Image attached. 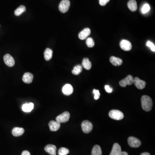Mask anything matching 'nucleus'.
I'll return each instance as SVG.
<instances>
[{
  "label": "nucleus",
  "mask_w": 155,
  "mask_h": 155,
  "mask_svg": "<svg viewBox=\"0 0 155 155\" xmlns=\"http://www.w3.org/2000/svg\"><path fill=\"white\" fill-rule=\"evenodd\" d=\"M86 44L89 47H92L94 46L95 43L92 37H88L86 40Z\"/></svg>",
  "instance_id": "27"
},
{
  "label": "nucleus",
  "mask_w": 155,
  "mask_h": 155,
  "mask_svg": "<svg viewBox=\"0 0 155 155\" xmlns=\"http://www.w3.org/2000/svg\"><path fill=\"white\" fill-rule=\"evenodd\" d=\"M21 155H31L30 153L27 150L24 151L22 152Z\"/></svg>",
  "instance_id": "33"
},
{
  "label": "nucleus",
  "mask_w": 155,
  "mask_h": 155,
  "mask_svg": "<svg viewBox=\"0 0 155 155\" xmlns=\"http://www.w3.org/2000/svg\"><path fill=\"white\" fill-rule=\"evenodd\" d=\"M121 48L125 51H129L132 49V45L130 41L126 40L121 41L120 43Z\"/></svg>",
  "instance_id": "10"
},
{
  "label": "nucleus",
  "mask_w": 155,
  "mask_h": 155,
  "mask_svg": "<svg viewBox=\"0 0 155 155\" xmlns=\"http://www.w3.org/2000/svg\"><path fill=\"white\" fill-rule=\"evenodd\" d=\"M142 109L146 112L151 110L152 106V101L151 98L149 96L144 95L141 99Z\"/></svg>",
  "instance_id": "1"
},
{
  "label": "nucleus",
  "mask_w": 155,
  "mask_h": 155,
  "mask_svg": "<svg viewBox=\"0 0 155 155\" xmlns=\"http://www.w3.org/2000/svg\"><path fill=\"white\" fill-rule=\"evenodd\" d=\"M134 80V79L132 76L128 75L125 79L120 81V86L122 87H126L127 85H132L133 84Z\"/></svg>",
  "instance_id": "7"
},
{
  "label": "nucleus",
  "mask_w": 155,
  "mask_h": 155,
  "mask_svg": "<svg viewBox=\"0 0 155 155\" xmlns=\"http://www.w3.org/2000/svg\"><path fill=\"white\" fill-rule=\"evenodd\" d=\"M82 128L83 132L86 134L89 133L92 130V124L89 121H84L82 124Z\"/></svg>",
  "instance_id": "5"
},
{
  "label": "nucleus",
  "mask_w": 155,
  "mask_h": 155,
  "mask_svg": "<svg viewBox=\"0 0 155 155\" xmlns=\"http://www.w3.org/2000/svg\"><path fill=\"white\" fill-rule=\"evenodd\" d=\"M120 155H128V154L126 152H122Z\"/></svg>",
  "instance_id": "34"
},
{
  "label": "nucleus",
  "mask_w": 155,
  "mask_h": 155,
  "mask_svg": "<svg viewBox=\"0 0 155 155\" xmlns=\"http://www.w3.org/2000/svg\"><path fill=\"white\" fill-rule=\"evenodd\" d=\"M25 11H26V8L24 6L21 5L15 10L14 13L16 16H20L23 13L25 12Z\"/></svg>",
  "instance_id": "25"
},
{
  "label": "nucleus",
  "mask_w": 155,
  "mask_h": 155,
  "mask_svg": "<svg viewBox=\"0 0 155 155\" xmlns=\"http://www.w3.org/2000/svg\"><path fill=\"white\" fill-rule=\"evenodd\" d=\"M70 6L69 0H62L59 6V11L62 13H65L68 11Z\"/></svg>",
  "instance_id": "4"
},
{
  "label": "nucleus",
  "mask_w": 155,
  "mask_h": 155,
  "mask_svg": "<svg viewBox=\"0 0 155 155\" xmlns=\"http://www.w3.org/2000/svg\"><path fill=\"white\" fill-rule=\"evenodd\" d=\"M45 150L51 155H56L57 147L54 145H47L45 147Z\"/></svg>",
  "instance_id": "16"
},
{
  "label": "nucleus",
  "mask_w": 155,
  "mask_h": 155,
  "mask_svg": "<svg viewBox=\"0 0 155 155\" xmlns=\"http://www.w3.org/2000/svg\"><path fill=\"white\" fill-rule=\"evenodd\" d=\"M134 84L135 86L140 90H142L145 87L146 82L144 81L141 80L138 77H135L134 80Z\"/></svg>",
  "instance_id": "9"
},
{
  "label": "nucleus",
  "mask_w": 155,
  "mask_h": 155,
  "mask_svg": "<svg viewBox=\"0 0 155 155\" xmlns=\"http://www.w3.org/2000/svg\"><path fill=\"white\" fill-rule=\"evenodd\" d=\"M70 113L68 112H65L56 117V121L59 123H65L69 121L70 118Z\"/></svg>",
  "instance_id": "3"
},
{
  "label": "nucleus",
  "mask_w": 155,
  "mask_h": 155,
  "mask_svg": "<svg viewBox=\"0 0 155 155\" xmlns=\"http://www.w3.org/2000/svg\"><path fill=\"white\" fill-rule=\"evenodd\" d=\"M5 63L9 67H13L15 65V60L10 54H7L4 57Z\"/></svg>",
  "instance_id": "8"
},
{
  "label": "nucleus",
  "mask_w": 155,
  "mask_h": 155,
  "mask_svg": "<svg viewBox=\"0 0 155 155\" xmlns=\"http://www.w3.org/2000/svg\"><path fill=\"white\" fill-rule=\"evenodd\" d=\"M94 94V98L96 100L99 99L100 97V93L99 91L98 90H96V89H94L93 91Z\"/></svg>",
  "instance_id": "29"
},
{
  "label": "nucleus",
  "mask_w": 155,
  "mask_h": 155,
  "mask_svg": "<svg viewBox=\"0 0 155 155\" xmlns=\"http://www.w3.org/2000/svg\"><path fill=\"white\" fill-rule=\"evenodd\" d=\"M82 65L83 67L86 69L90 70L92 68V63L87 58H85L83 59Z\"/></svg>",
  "instance_id": "22"
},
{
  "label": "nucleus",
  "mask_w": 155,
  "mask_h": 155,
  "mask_svg": "<svg viewBox=\"0 0 155 155\" xmlns=\"http://www.w3.org/2000/svg\"><path fill=\"white\" fill-rule=\"evenodd\" d=\"M146 45L148 47H150V48L151 50L153 52L155 51V45L152 43V42H151L150 41H148L146 43Z\"/></svg>",
  "instance_id": "30"
},
{
  "label": "nucleus",
  "mask_w": 155,
  "mask_h": 155,
  "mask_svg": "<svg viewBox=\"0 0 155 155\" xmlns=\"http://www.w3.org/2000/svg\"><path fill=\"white\" fill-rule=\"evenodd\" d=\"M53 51L50 48H47L44 52V57L47 61H49L52 57Z\"/></svg>",
  "instance_id": "21"
},
{
  "label": "nucleus",
  "mask_w": 155,
  "mask_h": 155,
  "mask_svg": "<svg viewBox=\"0 0 155 155\" xmlns=\"http://www.w3.org/2000/svg\"><path fill=\"white\" fill-rule=\"evenodd\" d=\"M140 155H150V154L149 152H144L141 153V154H140Z\"/></svg>",
  "instance_id": "35"
},
{
  "label": "nucleus",
  "mask_w": 155,
  "mask_h": 155,
  "mask_svg": "<svg viewBox=\"0 0 155 155\" xmlns=\"http://www.w3.org/2000/svg\"><path fill=\"white\" fill-rule=\"evenodd\" d=\"M128 7L130 11L134 12L137 11L138 6L135 0H130L128 3Z\"/></svg>",
  "instance_id": "19"
},
{
  "label": "nucleus",
  "mask_w": 155,
  "mask_h": 155,
  "mask_svg": "<svg viewBox=\"0 0 155 155\" xmlns=\"http://www.w3.org/2000/svg\"><path fill=\"white\" fill-rule=\"evenodd\" d=\"M109 115L110 118L116 120H120L124 117L123 113L118 110H112L109 112Z\"/></svg>",
  "instance_id": "2"
},
{
  "label": "nucleus",
  "mask_w": 155,
  "mask_h": 155,
  "mask_svg": "<svg viewBox=\"0 0 155 155\" xmlns=\"http://www.w3.org/2000/svg\"><path fill=\"white\" fill-rule=\"evenodd\" d=\"M110 0H99L100 5L102 6L106 5L107 3L110 1Z\"/></svg>",
  "instance_id": "31"
},
{
  "label": "nucleus",
  "mask_w": 155,
  "mask_h": 155,
  "mask_svg": "<svg viewBox=\"0 0 155 155\" xmlns=\"http://www.w3.org/2000/svg\"><path fill=\"white\" fill-rule=\"evenodd\" d=\"M24 132V128H22L16 127L13 129L12 133L13 135L15 137H19L23 135Z\"/></svg>",
  "instance_id": "18"
},
{
  "label": "nucleus",
  "mask_w": 155,
  "mask_h": 155,
  "mask_svg": "<svg viewBox=\"0 0 155 155\" xmlns=\"http://www.w3.org/2000/svg\"><path fill=\"white\" fill-rule=\"evenodd\" d=\"M33 79V75L30 72H26L24 74L23 80L24 83L30 84L32 82Z\"/></svg>",
  "instance_id": "15"
},
{
  "label": "nucleus",
  "mask_w": 155,
  "mask_h": 155,
  "mask_svg": "<svg viewBox=\"0 0 155 155\" xmlns=\"http://www.w3.org/2000/svg\"><path fill=\"white\" fill-rule=\"evenodd\" d=\"M82 71V66L80 65H75L72 70V74L75 75H79Z\"/></svg>",
  "instance_id": "24"
},
{
  "label": "nucleus",
  "mask_w": 155,
  "mask_h": 155,
  "mask_svg": "<svg viewBox=\"0 0 155 155\" xmlns=\"http://www.w3.org/2000/svg\"><path fill=\"white\" fill-rule=\"evenodd\" d=\"M122 152L120 146L118 143H115L113 145L110 155H120Z\"/></svg>",
  "instance_id": "11"
},
{
  "label": "nucleus",
  "mask_w": 155,
  "mask_h": 155,
  "mask_svg": "<svg viewBox=\"0 0 155 155\" xmlns=\"http://www.w3.org/2000/svg\"><path fill=\"white\" fill-rule=\"evenodd\" d=\"M91 30L89 28H87L80 32L79 37L81 40H85L91 34Z\"/></svg>",
  "instance_id": "14"
},
{
  "label": "nucleus",
  "mask_w": 155,
  "mask_h": 155,
  "mask_svg": "<svg viewBox=\"0 0 155 155\" xmlns=\"http://www.w3.org/2000/svg\"><path fill=\"white\" fill-rule=\"evenodd\" d=\"M102 152L101 147L100 146L96 145L93 148L92 155H102Z\"/></svg>",
  "instance_id": "23"
},
{
  "label": "nucleus",
  "mask_w": 155,
  "mask_h": 155,
  "mask_svg": "<svg viewBox=\"0 0 155 155\" xmlns=\"http://www.w3.org/2000/svg\"><path fill=\"white\" fill-rule=\"evenodd\" d=\"M69 151L67 148L61 147L59 150V155H67L69 154Z\"/></svg>",
  "instance_id": "26"
},
{
  "label": "nucleus",
  "mask_w": 155,
  "mask_h": 155,
  "mask_svg": "<svg viewBox=\"0 0 155 155\" xmlns=\"http://www.w3.org/2000/svg\"><path fill=\"white\" fill-rule=\"evenodd\" d=\"M22 108L25 112H30L34 108V104L32 103H26L23 105Z\"/></svg>",
  "instance_id": "20"
},
{
  "label": "nucleus",
  "mask_w": 155,
  "mask_h": 155,
  "mask_svg": "<svg viewBox=\"0 0 155 155\" xmlns=\"http://www.w3.org/2000/svg\"><path fill=\"white\" fill-rule=\"evenodd\" d=\"M128 144L131 147L133 148H137L139 147L141 144V141L137 138L134 137L128 138Z\"/></svg>",
  "instance_id": "6"
},
{
  "label": "nucleus",
  "mask_w": 155,
  "mask_h": 155,
  "mask_svg": "<svg viewBox=\"0 0 155 155\" xmlns=\"http://www.w3.org/2000/svg\"><path fill=\"white\" fill-rule=\"evenodd\" d=\"M150 9V5L148 4H146L143 6L141 11L143 13H146L149 11Z\"/></svg>",
  "instance_id": "28"
},
{
  "label": "nucleus",
  "mask_w": 155,
  "mask_h": 155,
  "mask_svg": "<svg viewBox=\"0 0 155 155\" xmlns=\"http://www.w3.org/2000/svg\"><path fill=\"white\" fill-rule=\"evenodd\" d=\"M62 91L65 95L69 96L72 94L73 93V88L70 84H66L63 87Z\"/></svg>",
  "instance_id": "12"
},
{
  "label": "nucleus",
  "mask_w": 155,
  "mask_h": 155,
  "mask_svg": "<svg viewBox=\"0 0 155 155\" xmlns=\"http://www.w3.org/2000/svg\"><path fill=\"white\" fill-rule=\"evenodd\" d=\"M60 123L57 121L52 120L49 123L50 130L52 132H56L59 129L60 127Z\"/></svg>",
  "instance_id": "13"
},
{
  "label": "nucleus",
  "mask_w": 155,
  "mask_h": 155,
  "mask_svg": "<svg viewBox=\"0 0 155 155\" xmlns=\"http://www.w3.org/2000/svg\"><path fill=\"white\" fill-rule=\"evenodd\" d=\"M105 89L106 92L109 93H111L112 92V88L110 87V86H108V85L105 86Z\"/></svg>",
  "instance_id": "32"
},
{
  "label": "nucleus",
  "mask_w": 155,
  "mask_h": 155,
  "mask_svg": "<svg viewBox=\"0 0 155 155\" xmlns=\"http://www.w3.org/2000/svg\"><path fill=\"white\" fill-rule=\"evenodd\" d=\"M110 63L115 66H120L123 63V61L121 59L114 57V56L111 57L110 58Z\"/></svg>",
  "instance_id": "17"
}]
</instances>
